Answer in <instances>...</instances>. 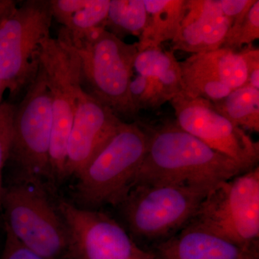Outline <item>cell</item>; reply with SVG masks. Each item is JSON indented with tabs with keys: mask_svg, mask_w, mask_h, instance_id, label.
<instances>
[{
	"mask_svg": "<svg viewBox=\"0 0 259 259\" xmlns=\"http://www.w3.org/2000/svg\"><path fill=\"white\" fill-rule=\"evenodd\" d=\"M144 3L147 19L136 42L139 52L171 41L187 11V0H144Z\"/></svg>",
	"mask_w": 259,
	"mask_h": 259,
	"instance_id": "cell-16",
	"label": "cell"
},
{
	"mask_svg": "<svg viewBox=\"0 0 259 259\" xmlns=\"http://www.w3.org/2000/svg\"><path fill=\"white\" fill-rule=\"evenodd\" d=\"M17 8V3L13 0H0V24Z\"/></svg>",
	"mask_w": 259,
	"mask_h": 259,
	"instance_id": "cell-26",
	"label": "cell"
},
{
	"mask_svg": "<svg viewBox=\"0 0 259 259\" xmlns=\"http://www.w3.org/2000/svg\"><path fill=\"white\" fill-rule=\"evenodd\" d=\"M131 101L138 114L142 110H156L166 103L152 81L136 74L130 83Z\"/></svg>",
	"mask_w": 259,
	"mask_h": 259,
	"instance_id": "cell-21",
	"label": "cell"
},
{
	"mask_svg": "<svg viewBox=\"0 0 259 259\" xmlns=\"http://www.w3.org/2000/svg\"><path fill=\"white\" fill-rule=\"evenodd\" d=\"M5 90H7L6 87H5L3 81L0 80V105L3 103L2 100H3V94H4Z\"/></svg>",
	"mask_w": 259,
	"mask_h": 259,
	"instance_id": "cell-27",
	"label": "cell"
},
{
	"mask_svg": "<svg viewBox=\"0 0 259 259\" xmlns=\"http://www.w3.org/2000/svg\"><path fill=\"white\" fill-rule=\"evenodd\" d=\"M58 37L71 46L79 56L83 90L124 122L137 121L139 114L129 90L139 52L136 42L127 44L105 28L79 35L62 28Z\"/></svg>",
	"mask_w": 259,
	"mask_h": 259,
	"instance_id": "cell-2",
	"label": "cell"
},
{
	"mask_svg": "<svg viewBox=\"0 0 259 259\" xmlns=\"http://www.w3.org/2000/svg\"><path fill=\"white\" fill-rule=\"evenodd\" d=\"M124 122L81 87L68 141L65 180L77 177L110 142Z\"/></svg>",
	"mask_w": 259,
	"mask_h": 259,
	"instance_id": "cell-12",
	"label": "cell"
},
{
	"mask_svg": "<svg viewBox=\"0 0 259 259\" xmlns=\"http://www.w3.org/2000/svg\"><path fill=\"white\" fill-rule=\"evenodd\" d=\"M170 102L181 128L246 171L258 166L259 143L221 115L212 102L181 93Z\"/></svg>",
	"mask_w": 259,
	"mask_h": 259,
	"instance_id": "cell-11",
	"label": "cell"
},
{
	"mask_svg": "<svg viewBox=\"0 0 259 259\" xmlns=\"http://www.w3.org/2000/svg\"><path fill=\"white\" fill-rule=\"evenodd\" d=\"M145 128L148 136L147 153L134 186L175 184L212 190L218 184L247 171L186 132L176 122Z\"/></svg>",
	"mask_w": 259,
	"mask_h": 259,
	"instance_id": "cell-1",
	"label": "cell"
},
{
	"mask_svg": "<svg viewBox=\"0 0 259 259\" xmlns=\"http://www.w3.org/2000/svg\"><path fill=\"white\" fill-rule=\"evenodd\" d=\"M52 191L37 181L17 180L4 189L5 225L28 249L46 259H67L69 233L51 199Z\"/></svg>",
	"mask_w": 259,
	"mask_h": 259,
	"instance_id": "cell-4",
	"label": "cell"
},
{
	"mask_svg": "<svg viewBox=\"0 0 259 259\" xmlns=\"http://www.w3.org/2000/svg\"><path fill=\"white\" fill-rule=\"evenodd\" d=\"M232 22L223 14L219 0H187V11L171 40V50L191 54L223 47Z\"/></svg>",
	"mask_w": 259,
	"mask_h": 259,
	"instance_id": "cell-14",
	"label": "cell"
},
{
	"mask_svg": "<svg viewBox=\"0 0 259 259\" xmlns=\"http://www.w3.org/2000/svg\"><path fill=\"white\" fill-rule=\"evenodd\" d=\"M146 19L144 0H110L105 29L121 40L127 35L139 37Z\"/></svg>",
	"mask_w": 259,
	"mask_h": 259,
	"instance_id": "cell-19",
	"label": "cell"
},
{
	"mask_svg": "<svg viewBox=\"0 0 259 259\" xmlns=\"http://www.w3.org/2000/svg\"><path fill=\"white\" fill-rule=\"evenodd\" d=\"M5 243L1 259H46L22 244L5 226Z\"/></svg>",
	"mask_w": 259,
	"mask_h": 259,
	"instance_id": "cell-23",
	"label": "cell"
},
{
	"mask_svg": "<svg viewBox=\"0 0 259 259\" xmlns=\"http://www.w3.org/2000/svg\"><path fill=\"white\" fill-rule=\"evenodd\" d=\"M259 38V1L254 4L241 18L231 24L225 39L224 49L238 51Z\"/></svg>",
	"mask_w": 259,
	"mask_h": 259,
	"instance_id": "cell-20",
	"label": "cell"
},
{
	"mask_svg": "<svg viewBox=\"0 0 259 259\" xmlns=\"http://www.w3.org/2000/svg\"><path fill=\"white\" fill-rule=\"evenodd\" d=\"M15 110L16 105L10 101L3 102L0 105V210L5 189L3 182V168L9 159Z\"/></svg>",
	"mask_w": 259,
	"mask_h": 259,
	"instance_id": "cell-22",
	"label": "cell"
},
{
	"mask_svg": "<svg viewBox=\"0 0 259 259\" xmlns=\"http://www.w3.org/2000/svg\"><path fill=\"white\" fill-rule=\"evenodd\" d=\"M148 136L139 121L125 122L110 142L76 177L73 197L77 207H118L134 186L147 153Z\"/></svg>",
	"mask_w": 259,
	"mask_h": 259,
	"instance_id": "cell-3",
	"label": "cell"
},
{
	"mask_svg": "<svg viewBox=\"0 0 259 259\" xmlns=\"http://www.w3.org/2000/svg\"><path fill=\"white\" fill-rule=\"evenodd\" d=\"M182 93L212 102L246 84L247 69L241 51L221 49L192 54L180 61Z\"/></svg>",
	"mask_w": 259,
	"mask_h": 259,
	"instance_id": "cell-13",
	"label": "cell"
},
{
	"mask_svg": "<svg viewBox=\"0 0 259 259\" xmlns=\"http://www.w3.org/2000/svg\"><path fill=\"white\" fill-rule=\"evenodd\" d=\"M212 103L234 125L245 131L259 132V90L243 85Z\"/></svg>",
	"mask_w": 259,
	"mask_h": 259,
	"instance_id": "cell-18",
	"label": "cell"
},
{
	"mask_svg": "<svg viewBox=\"0 0 259 259\" xmlns=\"http://www.w3.org/2000/svg\"><path fill=\"white\" fill-rule=\"evenodd\" d=\"M52 124L51 93L40 66L16 105L8 160L18 170L17 180L40 182L54 191L49 163Z\"/></svg>",
	"mask_w": 259,
	"mask_h": 259,
	"instance_id": "cell-9",
	"label": "cell"
},
{
	"mask_svg": "<svg viewBox=\"0 0 259 259\" xmlns=\"http://www.w3.org/2000/svg\"><path fill=\"white\" fill-rule=\"evenodd\" d=\"M53 18L69 33L79 35L105 28L110 0H49Z\"/></svg>",
	"mask_w": 259,
	"mask_h": 259,
	"instance_id": "cell-17",
	"label": "cell"
},
{
	"mask_svg": "<svg viewBox=\"0 0 259 259\" xmlns=\"http://www.w3.org/2000/svg\"><path fill=\"white\" fill-rule=\"evenodd\" d=\"M210 190L175 184H139L118 207L135 237L161 242L187 226Z\"/></svg>",
	"mask_w": 259,
	"mask_h": 259,
	"instance_id": "cell-7",
	"label": "cell"
},
{
	"mask_svg": "<svg viewBox=\"0 0 259 259\" xmlns=\"http://www.w3.org/2000/svg\"><path fill=\"white\" fill-rule=\"evenodd\" d=\"M57 205L69 233L67 259H157L108 214L63 199H58Z\"/></svg>",
	"mask_w": 259,
	"mask_h": 259,
	"instance_id": "cell-10",
	"label": "cell"
},
{
	"mask_svg": "<svg viewBox=\"0 0 259 259\" xmlns=\"http://www.w3.org/2000/svg\"><path fill=\"white\" fill-rule=\"evenodd\" d=\"M246 64V84L259 90V49L252 45L241 49Z\"/></svg>",
	"mask_w": 259,
	"mask_h": 259,
	"instance_id": "cell-24",
	"label": "cell"
},
{
	"mask_svg": "<svg viewBox=\"0 0 259 259\" xmlns=\"http://www.w3.org/2000/svg\"><path fill=\"white\" fill-rule=\"evenodd\" d=\"M255 0H219L223 14L233 23L249 10Z\"/></svg>",
	"mask_w": 259,
	"mask_h": 259,
	"instance_id": "cell-25",
	"label": "cell"
},
{
	"mask_svg": "<svg viewBox=\"0 0 259 259\" xmlns=\"http://www.w3.org/2000/svg\"><path fill=\"white\" fill-rule=\"evenodd\" d=\"M186 226L259 253L258 166L214 186Z\"/></svg>",
	"mask_w": 259,
	"mask_h": 259,
	"instance_id": "cell-5",
	"label": "cell"
},
{
	"mask_svg": "<svg viewBox=\"0 0 259 259\" xmlns=\"http://www.w3.org/2000/svg\"><path fill=\"white\" fill-rule=\"evenodd\" d=\"M153 252L157 259H259V253L189 226L158 243Z\"/></svg>",
	"mask_w": 259,
	"mask_h": 259,
	"instance_id": "cell-15",
	"label": "cell"
},
{
	"mask_svg": "<svg viewBox=\"0 0 259 259\" xmlns=\"http://www.w3.org/2000/svg\"><path fill=\"white\" fill-rule=\"evenodd\" d=\"M40 66L50 91L53 124L49 163L53 187L65 180L69 135L78 93L81 88V66L76 51L61 39H47L41 46Z\"/></svg>",
	"mask_w": 259,
	"mask_h": 259,
	"instance_id": "cell-8",
	"label": "cell"
},
{
	"mask_svg": "<svg viewBox=\"0 0 259 259\" xmlns=\"http://www.w3.org/2000/svg\"><path fill=\"white\" fill-rule=\"evenodd\" d=\"M52 20L49 0H28L0 24V80L12 98L24 95L36 77Z\"/></svg>",
	"mask_w": 259,
	"mask_h": 259,
	"instance_id": "cell-6",
	"label": "cell"
}]
</instances>
